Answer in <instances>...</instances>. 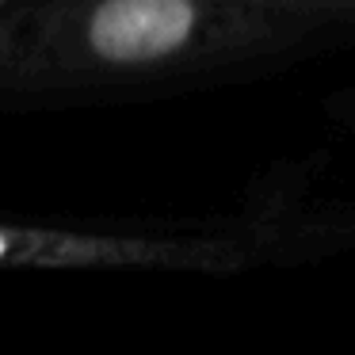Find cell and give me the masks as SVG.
Segmentation results:
<instances>
[{
    "instance_id": "cell-1",
    "label": "cell",
    "mask_w": 355,
    "mask_h": 355,
    "mask_svg": "<svg viewBox=\"0 0 355 355\" xmlns=\"http://www.w3.org/2000/svg\"><path fill=\"white\" fill-rule=\"evenodd\" d=\"M306 31L256 0L0 4V111L146 88L275 54Z\"/></svg>"
},
{
    "instance_id": "cell-2",
    "label": "cell",
    "mask_w": 355,
    "mask_h": 355,
    "mask_svg": "<svg viewBox=\"0 0 355 355\" xmlns=\"http://www.w3.org/2000/svg\"><path fill=\"white\" fill-rule=\"evenodd\" d=\"M237 248L202 237L73 230L0 222V271H126V268H233Z\"/></svg>"
},
{
    "instance_id": "cell-3",
    "label": "cell",
    "mask_w": 355,
    "mask_h": 355,
    "mask_svg": "<svg viewBox=\"0 0 355 355\" xmlns=\"http://www.w3.org/2000/svg\"><path fill=\"white\" fill-rule=\"evenodd\" d=\"M263 8L279 12V16L302 19V24H313V19H329V16H347L355 12V0H256Z\"/></svg>"
},
{
    "instance_id": "cell-4",
    "label": "cell",
    "mask_w": 355,
    "mask_h": 355,
    "mask_svg": "<svg viewBox=\"0 0 355 355\" xmlns=\"http://www.w3.org/2000/svg\"><path fill=\"white\" fill-rule=\"evenodd\" d=\"M0 4H12V0H0Z\"/></svg>"
}]
</instances>
